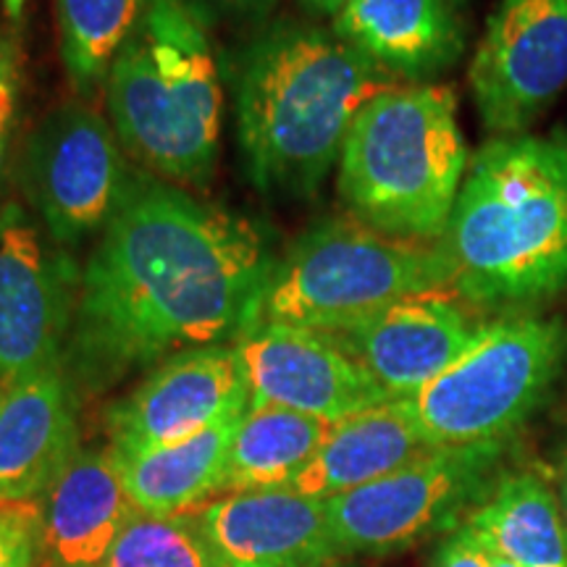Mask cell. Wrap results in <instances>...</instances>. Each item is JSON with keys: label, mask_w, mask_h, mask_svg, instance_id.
Segmentation results:
<instances>
[{"label": "cell", "mask_w": 567, "mask_h": 567, "mask_svg": "<svg viewBox=\"0 0 567 567\" xmlns=\"http://www.w3.org/2000/svg\"><path fill=\"white\" fill-rule=\"evenodd\" d=\"M274 258L255 226L132 168L82 268L63 363L97 394L158 360L229 344L255 323Z\"/></svg>", "instance_id": "1"}, {"label": "cell", "mask_w": 567, "mask_h": 567, "mask_svg": "<svg viewBox=\"0 0 567 567\" xmlns=\"http://www.w3.org/2000/svg\"><path fill=\"white\" fill-rule=\"evenodd\" d=\"M234 84L239 147L255 187L310 197L339 163L363 105L396 82L337 32L276 21L239 53Z\"/></svg>", "instance_id": "2"}, {"label": "cell", "mask_w": 567, "mask_h": 567, "mask_svg": "<svg viewBox=\"0 0 567 567\" xmlns=\"http://www.w3.org/2000/svg\"><path fill=\"white\" fill-rule=\"evenodd\" d=\"M450 289L473 308L567 289V172L551 140L494 137L473 155L442 239Z\"/></svg>", "instance_id": "3"}, {"label": "cell", "mask_w": 567, "mask_h": 567, "mask_svg": "<svg viewBox=\"0 0 567 567\" xmlns=\"http://www.w3.org/2000/svg\"><path fill=\"white\" fill-rule=\"evenodd\" d=\"M109 122L140 168L205 187L221 140V82L208 27L184 0H147L105 80Z\"/></svg>", "instance_id": "4"}, {"label": "cell", "mask_w": 567, "mask_h": 567, "mask_svg": "<svg viewBox=\"0 0 567 567\" xmlns=\"http://www.w3.org/2000/svg\"><path fill=\"white\" fill-rule=\"evenodd\" d=\"M467 166L450 84H394L358 113L339 155V197L354 221L408 243H439Z\"/></svg>", "instance_id": "5"}, {"label": "cell", "mask_w": 567, "mask_h": 567, "mask_svg": "<svg viewBox=\"0 0 567 567\" xmlns=\"http://www.w3.org/2000/svg\"><path fill=\"white\" fill-rule=\"evenodd\" d=\"M436 289H450V266L436 243H408L354 218H329L302 231L268 268L255 323L334 331Z\"/></svg>", "instance_id": "6"}, {"label": "cell", "mask_w": 567, "mask_h": 567, "mask_svg": "<svg viewBox=\"0 0 567 567\" xmlns=\"http://www.w3.org/2000/svg\"><path fill=\"white\" fill-rule=\"evenodd\" d=\"M565 358L567 326L559 318H499L442 375L408 396V408L429 446L505 442L542 405Z\"/></svg>", "instance_id": "7"}, {"label": "cell", "mask_w": 567, "mask_h": 567, "mask_svg": "<svg viewBox=\"0 0 567 567\" xmlns=\"http://www.w3.org/2000/svg\"><path fill=\"white\" fill-rule=\"evenodd\" d=\"M505 442L431 446L389 476L329 499L339 555H394L455 530L496 484Z\"/></svg>", "instance_id": "8"}, {"label": "cell", "mask_w": 567, "mask_h": 567, "mask_svg": "<svg viewBox=\"0 0 567 567\" xmlns=\"http://www.w3.org/2000/svg\"><path fill=\"white\" fill-rule=\"evenodd\" d=\"M130 174L111 122L84 101L48 113L27 137L17 168L38 221L66 250L105 229Z\"/></svg>", "instance_id": "9"}, {"label": "cell", "mask_w": 567, "mask_h": 567, "mask_svg": "<svg viewBox=\"0 0 567 567\" xmlns=\"http://www.w3.org/2000/svg\"><path fill=\"white\" fill-rule=\"evenodd\" d=\"M82 271L21 203L0 208V392L63 360Z\"/></svg>", "instance_id": "10"}, {"label": "cell", "mask_w": 567, "mask_h": 567, "mask_svg": "<svg viewBox=\"0 0 567 567\" xmlns=\"http://www.w3.org/2000/svg\"><path fill=\"white\" fill-rule=\"evenodd\" d=\"M467 80L494 137L526 132L567 90V0H499Z\"/></svg>", "instance_id": "11"}, {"label": "cell", "mask_w": 567, "mask_h": 567, "mask_svg": "<svg viewBox=\"0 0 567 567\" xmlns=\"http://www.w3.org/2000/svg\"><path fill=\"white\" fill-rule=\"evenodd\" d=\"M250 408L234 344H210L161 360L142 384L105 415L116 455L184 442Z\"/></svg>", "instance_id": "12"}, {"label": "cell", "mask_w": 567, "mask_h": 567, "mask_svg": "<svg viewBox=\"0 0 567 567\" xmlns=\"http://www.w3.org/2000/svg\"><path fill=\"white\" fill-rule=\"evenodd\" d=\"M250 405H279L342 421L389 396L323 331L284 323H252L234 339Z\"/></svg>", "instance_id": "13"}, {"label": "cell", "mask_w": 567, "mask_h": 567, "mask_svg": "<svg viewBox=\"0 0 567 567\" xmlns=\"http://www.w3.org/2000/svg\"><path fill=\"white\" fill-rule=\"evenodd\" d=\"M486 321L450 289L405 297L379 313L323 331L389 400H408L476 342Z\"/></svg>", "instance_id": "14"}, {"label": "cell", "mask_w": 567, "mask_h": 567, "mask_svg": "<svg viewBox=\"0 0 567 567\" xmlns=\"http://www.w3.org/2000/svg\"><path fill=\"white\" fill-rule=\"evenodd\" d=\"M189 515L224 567H323L339 555L329 499L289 486L216 496Z\"/></svg>", "instance_id": "15"}, {"label": "cell", "mask_w": 567, "mask_h": 567, "mask_svg": "<svg viewBox=\"0 0 567 567\" xmlns=\"http://www.w3.org/2000/svg\"><path fill=\"white\" fill-rule=\"evenodd\" d=\"M80 392L66 363L40 368L0 392V496L42 499L80 450Z\"/></svg>", "instance_id": "16"}, {"label": "cell", "mask_w": 567, "mask_h": 567, "mask_svg": "<svg viewBox=\"0 0 567 567\" xmlns=\"http://www.w3.org/2000/svg\"><path fill=\"white\" fill-rule=\"evenodd\" d=\"M137 513L111 446L76 450L42 496V567H103Z\"/></svg>", "instance_id": "17"}, {"label": "cell", "mask_w": 567, "mask_h": 567, "mask_svg": "<svg viewBox=\"0 0 567 567\" xmlns=\"http://www.w3.org/2000/svg\"><path fill=\"white\" fill-rule=\"evenodd\" d=\"M334 32L386 74L413 82L450 69L465 48L450 0H350Z\"/></svg>", "instance_id": "18"}, {"label": "cell", "mask_w": 567, "mask_h": 567, "mask_svg": "<svg viewBox=\"0 0 567 567\" xmlns=\"http://www.w3.org/2000/svg\"><path fill=\"white\" fill-rule=\"evenodd\" d=\"M431 450L408 400H386L331 423L318 452L289 488L316 499H334Z\"/></svg>", "instance_id": "19"}, {"label": "cell", "mask_w": 567, "mask_h": 567, "mask_svg": "<svg viewBox=\"0 0 567 567\" xmlns=\"http://www.w3.org/2000/svg\"><path fill=\"white\" fill-rule=\"evenodd\" d=\"M243 415L226 417L184 442L116 455L126 494L145 515H182L218 496L226 455Z\"/></svg>", "instance_id": "20"}, {"label": "cell", "mask_w": 567, "mask_h": 567, "mask_svg": "<svg viewBox=\"0 0 567 567\" xmlns=\"http://www.w3.org/2000/svg\"><path fill=\"white\" fill-rule=\"evenodd\" d=\"M465 526L517 567H567V528L555 492L536 473L499 478Z\"/></svg>", "instance_id": "21"}, {"label": "cell", "mask_w": 567, "mask_h": 567, "mask_svg": "<svg viewBox=\"0 0 567 567\" xmlns=\"http://www.w3.org/2000/svg\"><path fill=\"white\" fill-rule=\"evenodd\" d=\"M331 423L279 405H250L234 431L218 496L289 486L313 460Z\"/></svg>", "instance_id": "22"}, {"label": "cell", "mask_w": 567, "mask_h": 567, "mask_svg": "<svg viewBox=\"0 0 567 567\" xmlns=\"http://www.w3.org/2000/svg\"><path fill=\"white\" fill-rule=\"evenodd\" d=\"M147 0H55L61 61L71 90L92 101L105 90L109 71L140 24Z\"/></svg>", "instance_id": "23"}, {"label": "cell", "mask_w": 567, "mask_h": 567, "mask_svg": "<svg viewBox=\"0 0 567 567\" xmlns=\"http://www.w3.org/2000/svg\"><path fill=\"white\" fill-rule=\"evenodd\" d=\"M103 567H224L189 513H137Z\"/></svg>", "instance_id": "24"}, {"label": "cell", "mask_w": 567, "mask_h": 567, "mask_svg": "<svg viewBox=\"0 0 567 567\" xmlns=\"http://www.w3.org/2000/svg\"><path fill=\"white\" fill-rule=\"evenodd\" d=\"M42 542V499L0 496V567H34Z\"/></svg>", "instance_id": "25"}, {"label": "cell", "mask_w": 567, "mask_h": 567, "mask_svg": "<svg viewBox=\"0 0 567 567\" xmlns=\"http://www.w3.org/2000/svg\"><path fill=\"white\" fill-rule=\"evenodd\" d=\"M279 0H184L205 27H260Z\"/></svg>", "instance_id": "26"}, {"label": "cell", "mask_w": 567, "mask_h": 567, "mask_svg": "<svg viewBox=\"0 0 567 567\" xmlns=\"http://www.w3.org/2000/svg\"><path fill=\"white\" fill-rule=\"evenodd\" d=\"M17 40L11 32H0V174H3L6 151H9L13 113H17Z\"/></svg>", "instance_id": "27"}, {"label": "cell", "mask_w": 567, "mask_h": 567, "mask_svg": "<svg viewBox=\"0 0 567 567\" xmlns=\"http://www.w3.org/2000/svg\"><path fill=\"white\" fill-rule=\"evenodd\" d=\"M431 567H488L486 547L463 523L460 528L450 530V536L444 538L431 559Z\"/></svg>", "instance_id": "28"}, {"label": "cell", "mask_w": 567, "mask_h": 567, "mask_svg": "<svg viewBox=\"0 0 567 567\" xmlns=\"http://www.w3.org/2000/svg\"><path fill=\"white\" fill-rule=\"evenodd\" d=\"M347 3H350V0H302L305 9H310L316 13H329V17H337V13L342 11Z\"/></svg>", "instance_id": "29"}, {"label": "cell", "mask_w": 567, "mask_h": 567, "mask_svg": "<svg viewBox=\"0 0 567 567\" xmlns=\"http://www.w3.org/2000/svg\"><path fill=\"white\" fill-rule=\"evenodd\" d=\"M484 544V542H481ZM486 547V544H484ZM486 557H488V567H517L513 559H507L505 555H499V551H494V549H488L486 547Z\"/></svg>", "instance_id": "30"}, {"label": "cell", "mask_w": 567, "mask_h": 567, "mask_svg": "<svg viewBox=\"0 0 567 567\" xmlns=\"http://www.w3.org/2000/svg\"><path fill=\"white\" fill-rule=\"evenodd\" d=\"M551 142H555L559 155H563V166H565V172H567V132H557L555 137H551Z\"/></svg>", "instance_id": "31"}, {"label": "cell", "mask_w": 567, "mask_h": 567, "mask_svg": "<svg viewBox=\"0 0 567 567\" xmlns=\"http://www.w3.org/2000/svg\"><path fill=\"white\" fill-rule=\"evenodd\" d=\"M3 6H6V13H9V17H21V9H24V0H3Z\"/></svg>", "instance_id": "32"}, {"label": "cell", "mask_w": 567, "mask_h": 567, "mask_svg": "<svg viewBox=\"0 0 567 567\" xmlns=\"http://www.w3.org/2000/svg\"><path fill=\"white\" fill-rule=\"evenodd\" d=\"M559 507H563V520H565V528H567V481H565V502Z\"/></svg>", "instance_id": "33"}, {"label": "cell", "mask_w": 567, "mask_h": 567, "mask_svg": "<svg viewBox=\"0 0 567 567\" xmlns=\"http://www.w3.org/2000/svg\"><path fill=\"white\" fill-rule=\"evenodd\" d=\"M3 187L6 182H3V174H0V208H3Z\"/></svg>", "instance_id": "34"}, {"label": "cell", "mask_w": 567, "mask_h": 567, "mask_svg": "<svg viewBox=\"0 0 567 567\" xmlns=\"http://www.w3.org/2000/svg\"><path fill=\"white\" fill-rule=\"evenodd\" d=\"M450 3H455V6H460V3H465V0H450Z\"/></svg>", "instance_id": "35"}]
</instances>
